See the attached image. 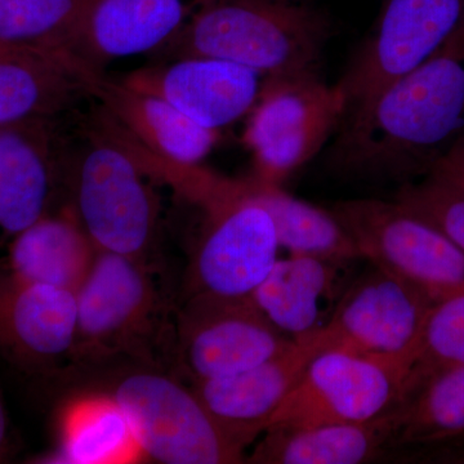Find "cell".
<instances>
[{"label": "cell", "mask_w": 464, "mask_h": 464, "mask_svg": "<svg viewBox=\"0 0 464 464\" xmlns=\"http://www.w3.org/2000/svg\"><path fill=\"white\" fill-rule=\"evenodd\" d=\"M464 139V27L431 58L342 121L326 152L348 181L405 183L431 173Z\"/></svg>", "instance_id": "obj_1"}, {"label": "cell", "mask_w": 464, "mask_h": 464, "mask_svg": "<svg viewBox=\"0 0 464 464\" xmlns=\"http://www.w3.org/2000/svg\"><path fill=\"white\" fill-rule=\"evenodd\" d=\"M331 24L301 0H199L168 57L231 61L265 78L320 76Z\"/></svg>", "instance_id": "obj_2"}, {"label": "cell", "mask_w": 464, "mask_h": 464, "mask_svg": "<svg viewBox=\"0 0 464 464\" xmlns=\"http://www.w3.org/2000/svg\"><path fill=\"white\" fill-rule=\"evenodd\" d=\"M99 116L76 164V217L97 249L142 261L157 230V203L141 159Z\"/></svg>", "instance_id": "obj_3"}, {"label": "cell", "mask_w": 464, "mask_h": 464, "mask_svg": "<svg viewBox=\"0 0 464 464\" xmlns=\"http://www.w3.org/2000/svg\"><path fill=\"white\" fill-rule=\"evenodd\" d=\"M332 213L366 262L411 280L436 302L464 295V252L398 201H340Z\"/></svg>", "instance_id": "obj_4"}, {"label": "cell", "mask_w": 464, "mask_h": 464, "mask_svg": "<svg viewBox=\"0 0 464 464\" xmlns=\"http://www.w3.org/2000/svg\"><path fill=\"white\" fill-rule=\"evenodd\" d=\"M130 424L142 454L166 464L246 462L194 390L157 372L124 375L110 393Z\"/></svg>", "instance_id": "obj_5"}, {"label": "cell", "mask_w": 464, "mask_h": 464, "mask_svg": "<svg viewBox=\"0 0 464 464\" xmlns=\"http://www.w3.org/2000/svg\"><path fill=\"white\" fill-rule=\"evenodd\" d=\"M464 27V0H384L338 82L344 119L426 63Z\"/></svg>", "instance_id": "obj_6"}, {"label": "cell", "mask_w": 464, "mask_h": 464, "mask_svg": "<svg viewBox=\"0 0 464 464\" xmlns=\"http://www.w3.org/2000/svg\"><path fill=\"white\" fill-rule=\"evenodd\" d=\"M411 368V360L400 357L324 351L311 360L267 430L375 420L398 405Z\"/></svg>", "instance_id": "obj_7"}, {"label": "cell", "mask_w": 464, "mask_h": 464, "mask_svg": "<svg viewBox=\"0 0 464 464\" xmlns=\"http://www.w3.org/2000/svg\"><path fill=\"white\" fill-rule=\"evenodd\" d=\"M344 101L322 76L266 78L244 140L253 152L256 181L282 185L337 133Z\"/></svg>", "instance_id": "obj_8"}, {"label": "cell", "mask_w": 464, "mask_h": 464, "mask_svg": "<svg viewBox=\"0 0 464 464\" xmlns=\"http://www.w3.org/2000/svg\"><path fill=\"white\" fill-rule=\"evenodd\" d=\"M435 304L417 284L371 264L356 275L325 328L313 337L322 353L400 357L414 364L424 324Z\"/></svg>", "instance_id": "obj_9"}, {"label": "cell", "mask_w": 464, "mask_h": 464, "mask_svg": "<svg viewBox=\"0 0 464 464\" xmlns=\"http://www.w3.org/2000/svg\"><path fill=\"white\" fill-rule=\"evenodd\" d=\"M210 224L191 265L192 295L250 297L276 264V227L243 182L222 181L206 206Z\"/></svg>", "instance_id": "obj_10"}, {"label": "cell", "mask_w": 464, "mask_h": 464, "mask_svg": "<svg viewBox=\"0 0 464 464\" xmlns=\"http://www.w3.org/2000/svg\"><path fill=\"white\" fill-rule=\"evenodd\" d=\"M75 297L72 359L101 362L141 353L159 314L154 284L141 261L99 250Z\"/></svg>", "instance_id": "obj_11"}, {"label": "cell", "mask_w": 464, "mask_h": 464, "mask_svg": "<svg viewBox=\"0 0 464 464\" xmlns=\"http://www.w3.org/2000/svg\"><path fill=\"white\" fill-rule=\"evenodd\" d=\"M177 356L192 381L248 371L295 343L252 298L191 295L177 323Z\"/></svg>", "instance_id": "obj_12"}, {"label": "cell", "mask_w": 464, "mask_h": 464, "mask_svg": "<svg viewBox=\"0 0 464 464\" xmlns=\"http://www.w3.org/2000/svg\"><path fill=\"white\" fill-rule=\"evenodd\" d=\"M74 292L26 282L0 264V355L29 374L50 373L74 355Z\"/></svg>", "instance_id": "obj_13"}, {"label": "cell", "mask_w": 464, "mask_h": 464, "mask_svg": "<svg viewBox=\"0 0 464 464\" xmlns=\"http://www.w3.org/2000/svg\"><path fill=\"white\" fill-rule=\"evenodd\" d=\"M264 78L256 70L231 61L188 56L137 70L121 81L167 101L195 123L218 132L252 111Z\"/></svg>", "instance_id": "obj_14"}, {"label": "cell", "mask_w": 464, "mask_h": 464, "mask_svg": "<svg viewBox=\"0 0 464 464\" xmlns=\"http://www.w3.org/2000/svg\"><path fill=\"white\" fill-rule=\"evenodd\" d=\"M70 63L88 96L99 101L101 112L151 160L197 167L216 145L217 130L195 123L167 101L72 60Z\"/></svg>", "instance_id": "obj_15"}, {"label": "cell", "mask_w": 464, "mask_h": 464, "mask_svg": "<svg viewBox=\"0 0 464 464\" xmlns=\"http://www.w3.org/2000/svg\"><path fill=\"white\" fill-rule=\"evenodd\" d=\"M322 353L315 338L292 346L241 373L197 381L191 389L231 444L244 451L266 432L311 360Z\"/></svg>", "instance_id": "obj_16"}, {"label": "cell", "mask_w": 464, "mask_h": 464, "mask_svg": "<svg viewBox=\"0 0 464 464\" xmlns=\"http://www.w3.org/2000/svg\"><path fill=\"white\" fill-rule=\"evenodd\" d=\"M56 119L0 127V244L51 213L61 163Z\"/></svg>", "instance_id": "obj_17"}, {"label": "cell", "mask_w": 464, "mask_h": 464, "mask_svg": "<svg viewBox=\"0 0 464 464\" xmlns=\"http://www.w3.org/2000/svg\"><path fill=\"white\" fill-rule=\"evenodd\" d=\"M357 259L292 255L277 259L273 270L250 295L277 331L295 341L317 334L355 279Z\"/></svg>", "instance_id": "obj_18"}, {"label": "cell", "mask_w": 464, "mask_h": 464, "mask_svg": "<svg viewBox=\"0 0 464 464\" xmlns=\"http://www.w3.org/2000/svg\"><path fill=\"white\" fill-rule=\"evenodd\" d=\"M185 0H94L65 57L102 72L116 58L164 47L188 23Z\"/></svg>", "instance_id": "obj_19"}, {"label": "cell", "mask_w": 464, "mask_h": 464, "mask_svg": "<svg viewBox=\"0 0 464 464\" xmlns=\"http://www.w3.org/2000/svg\"><path fill=\"white\" fill-rule=\"evenodd\" d=\"M396 406L360 423L276 427L267 430L252 456L258 464H359L372 462L391 450L396 432Z\"/></svg>", "instance_id": "obj_20"}, {"label": "cell", "mask_w": 464, "mask_h": 464, "mask_svg": "<svg viewBox=\"0 0 464 464\" xmlns=\"http://www.w3.org/2000/svg\"><path fill=\"white\" fill-rule=\"evenodd\" d=\"M85 96L69 58L0 43V127L57 119Z\"/></svg>", "instance_id": "obj_21"}, {"label": "cell", "mask_w": 464, "mask_h": 464, "mask_svg": "<svg viewBox=\"0 0 464 464\" xmlns=\"http://www.w3.org/2000/svg\"><path fill=\"white\" fill-rule=\"evenodd\" d=\"M97 253L72 209L48 213L9 241L5 266L26 282L76 293Z\"/></svg>", "instance_id": "obj_22"}, {"label": "cell", "mask_w": 464, "mask_h": 464, "mask_svg": "<svg viewBox=\"0 0 464 464\" xmlns=\"http://www.w3.org/2000/svg\"><path fill=\"white\" fill-rule=\"evenodd\" d=\"M393 449L435 447L464 435V365L409 374L396 405Z\"/></svg>", "instance_id": "obj_23"}, {"label": "cell", "mask_w": 464, "mask_h": 464, "mask_svg": "<svg viewBox=\"0 0 464 464\" xmlns=\"http://www.w3.org/2000/svg\"><path fill=\"white\" fill-rule=\"evenodd\" d=\"M130 424L106 396H87L70 402L61 420L60 449L52 463L110 464L142 457Z\"/></svg>", "instance_id": "obj_24"}, {"label": "cell", "mask_w": 464, "mask_h": 464, "mask_svg": "<svg viewBox=\"0 0 464 464\" xmlns=\"http://www.w3.org/2000/svg\"><path fill=\"white\" fill-rule=\"evenodd\" d=\"M243 188L246 197L267 210L276 227L280 246L288 249L290 255L362 258L355 241L332 210L299 200L282 190L280 186L256 179L243 182Z\"/></svg>", "instance_id": "obj_25"}, {"label": "cell", "mask_w": 464, "mask_h": 464, "mask_svg": "<svg viewBox=\"0 0 464 464\" xmlns=\"http://www.w3.org/2000/svg\"><path fill=\"white\" fill-rule=\"evenodd\" d=\"M94 0H0V43L65 57Z\"/></svg>", "instance_id": "obj_26"}, {"label": "cell", "mask_w": 464, "mask_h": 464, "mask_svg": "<svg viewBox=\"0 0 464 464\" xmlns=\"http://www.w3.org/2000/svg\"><path fill=\"white\" fill-rule=\"evenodd\" d=\"M393 200L435 226L464 252L463 183L436 168L417 181L399 186Z\"/></svg>", "instance_id": "obj_27"}, {"label": "cell", "mask_w": 464, "mask_h": 464, "mask_svg": "<svg viewBox=\"0 0 464 464\" xmlns=\"http://www.w3.org/2000/svg\"><path fill=\"white\" fill-rule=\"evenodd\" d=\"M464 365V295L436 302L430 311L411 374Z\"/></svg>", "instance_id": "obj_28"}, {"label": "cell", "mask_w": 464, "mask_h": 464, "mask_svg": "<svg viewBox=\"0 0 464 464\" xmlns=\"http://www.w3.org/2000/svg\"><path fill=\"white\" fill-rule=\"evenodd\" d=\"M436 168L450 174L457 181L464 185V139L458 143L456 148L449 152L447 157L440 161L439 166Z\"/></svg>", "instance_id": "obj_29"}, {"label": "cell", "mask_w": 464, "mask_h": 464, "mask_svg": "<svg viewBox=\"0 0 464 464\" xmlns=\"http://www.w3.org/2000/svg\"><path fill=\"white\" fill-rule=\"evenodd\" d=\"M8 447V415L5 411V400L0 390V459L5 457Z\"/></svg>", "instance_id": "obj_30"}]
</instances>
